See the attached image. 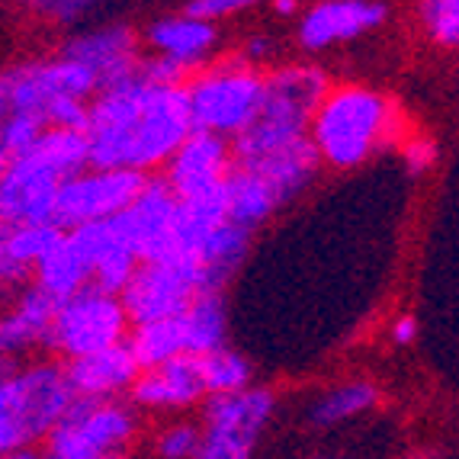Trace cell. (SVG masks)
<instances>
[{"mask_svg":"<svg viewBox=\"0 0 459 459\" xmlns=\"http://www.w3.org/2000/svg\"><path fill=\"white\" fill-rule=\"evenodd\" d=\"M318 161H322V154H318L315 142L312 138H302V142H296V145H290V148H283V152L264 158V161L251 164V170H257V174L267 180L276 203L283 206V203L296 199L299 193L312 184L315 170H318ZM238 168H241V164H238Z\"/></svg>","mask_w":459,"mask_h":459,"instance_id":"21","label":"cell"},{"mask_svg":"<svg viewBox=\"0 0 459 459\" xmlns=\"http://www.w3.org/2000/svg\"><path fill=\"white\" fill-rule=\"evenodd\" d=\"M389 129V109L379 93L367 87H344L328 93L312 123V142L322 161L334 168H357L376 152Z\"/></svg>","mask_w":459,"mask_h":459,"instance_id":"3","label":"cell"},{"mask_svg":"<svg viewBox=\"0 0 459 459\" xmlns=\"http://www.w3.org/2000/svg\"><path fill=\"white\" fill-rule=\"evenodd\" d=\"M328 100V77L318 68H283L264 81L261 109L235 138V164L251 168L270 154L312 138L315 113Z\"/></svg>","mask_w":459,"mask_h":459,"instance_id":"2","label":"cell"},{"mask_svg":"<svg viewBox=\"0 0 459 459\" xmlns=\"http://www.w3.org/2000/svg\"><path fill=\"white\" fill-rule=\"evenodd\" d=\"M206 292V273L203 264L193 257H180L170 254L161 261H145L138 264L132 283L123 290V306L135 328L142 325L164 322V318H177Z\"/></svg>","mask_w":459,"mask_h":459,"instance_id":"5","label":"cell"},{"mask_svg":"<svg viewBox=\"0 0 459 459\" xmlns=\"http://www.w3.org/2000/svg\"><path fill=\"white\" fill-rule=\"evenodd\" d=\"M132 434V414L100 398H81L52 430V459H116Z\"/></svg>","mask_w":459,"mask_h":459,"instance_id":"11","label":"cell"},{"mask_svg":"<svg viewBox=\"0 0 459 459\" xmlns=\"http://www.w3.org/2000/svg\"><path fill=\"white\" fill-rule=\"evenodd\" d=\"M68 231L55 222L42 225H4L0 235V276L13 283L26 270H36L55 247L62 245Z\"/></svg>","mask_w":459,"mask_h":459,"instance_id":"20","label":"cell"},{"mask_svg":"<svg viewBox=\"0 0 459 459\" xmlns=\"http://www.w3.org/2000/svg\"><path fill=\"white\" fill-rule=\"evenodd\" d=\"M186 93L199 132L238 138L261 109L264 81L251 68H219L196 77Z\"/></svg>","mask_w":459,"mask_h":459,"instance_id":"8","label":"cell"},{"mask_svg":"<svg viewBox=\"0 0 459 459\" xmlns=\"http://www.w3.org/2000/svg\"><path fill=\"white\" fill-rule=\"evenodd\" d=\"M65 177H58L36 152L20 161L4 164L0 180V219L4 225H42L55 222L58 193Z\"/></svg>","mask_w":459,"mask_h":459,"instance_id":"12","label":"cell"},{"mask_svg":"<svg viewBox=\"0 0 459 459\" xmlns=\"http://www.w3.org/2000/svg\"><path fill=\"white\" fill-rule=\"evenodd\" d=\"M196 132L186 87L148 84L132 74L123 84L100 91L91 103V168L148 170L170 161Z\"/></svg>","mask_w":459,"mask_h":459,"instance_id":"1","label":"cell"},{"mask_svg":"<svg viewBox=\"0 0 459 459\" xmlns=\"http://www.w3.org/2000/svg\"><path fill=\"white\" fill-rule=\"evenodd\" d=\"M46 132H48L46 119H39V116L30 113L4 116V126H0V161L10 164L26 158L42 142Z\"/></svg>","mask_w":459,"mask_h":459,"instance_id":"29","label":"cell"},{"mask_svg":"<svg viewBox=\"0 0 459 459\" xmlns=\"http://www.w3.org/2000/svg\"><path fill=\"white\" fill-rule=\"evenodd\" d=\"M395 341L398 344H411L414 341V318H398L395 322Z\"/></svg>","mask_w":459,"mask_h":459,"instance_id":"37","label":"cell"},{"mask_svg":"<svg viewBox=\"0 0 459 459\" xmlns=\"http://www.w3.org/2000/svg\"><path fill=\"white\" fill-rule=\"evenodd\" d=\"M385 16H389V10L379 0H322L302 16L299 42L318 52V48L347 42V39H357L376 26H383Z\"/></svg>","mask_w":459,"mask_h":459,"instance_id":"15","label":"cell"},{"mask_svg":"<svg viewBox=\"0 0 459 459\" xmlns=\"http://www.w3.org/2000/svg\"><path fill=\"white\" fill-rule=\"evenodd\" d=\"M434 161H437V145L430 138H414V142L405 145V168L411 170L414 177L434 168Z\"/></svg>","mask_w":459,"mask_h":459,"instance_id":"36","label":"cell"},{"mask_svg":"<svg viewBox=\"0 0 459 459\" xmlns=\"http://www.w3.org/2000/svg\"><path fill=\"white\" fill-rule=\"evenodd\" d=\"M199 440L196 430L193 428H177V430H168L161 440V456L164 459H186V456H196L199 453Z\"/></svg>","mask_w":459,"mask_h":459,"instance_id":"34","label":"cell"},{"mask_svg":"<svg viewBox=\"0 0 459 459\" xmlns=\"http://www.w3.org/2000/svg\"><path fill=\"white\" fill-rule=\"evenodd\" d=\"M184 328H186V353L206 357V353L222 351V341H225L222 292H203L184 312Z\"/></svg>","mask_w":459,"mask_h":459,"instance_id":"27","label":"cell"},{"mask_svg":"<svg viewBox=\"0 0 459 459\" xmlns=\"http://www.w3.org/2000/svg\"><path fill=\"white\" fill-rule=\"evenodd\" d=\"M148 42L164 58H174V62L186 65V68H196L209 55V48H212L215 30L209 20H199V16L190 13L168 16V20H158L148 30Z\"/></svg>","mask_w":459,"mask_h":459,"instance_id":"22","label":"cell"},{"mask_svg":"<svg viewBox=\"0 0 459 459\" xmlns=\"http://www.w3.org/2000/svg\"><path fill=\"white\" fill-rule=\"evenodd\" d=\"M100 91H103L100 77L87 65L62 55L55 62H23L16 68H7L0 81V107H4V116L30 113L46 119L55 100H87Z\"/></svg>","mask_w":459,"mask_h":459,"instance_id":"7","label":"cell"},{"mask_svg":"<svg viewBox=\"0 0 459 459\" xmlns=\"http://www.w3.org/2000/svg\"><path fill=\"white\" fill-rule=\"evenodd\" d=\"M421 23L437 46L459 48V0H424Z\"/></svg>","mask_w":459,"mask_h":459,"instance_id":"32","label":"cell"},{"mask_svg":"<svg viewBox=\"0 0 459 459\" xmlns=\"http://www.w3.org/2000/svg\"><path fill=\"white\" fill-rule=\"evenodd\" d=\"M87 280H93V273L84 257H81V251L71 245L68 235H65L62 245L55 247L46 261L36 267V286H42V290L52 299H58V302H68V299L77 296L84 286H91Z\"/></svg>","mask_w":459,"mask_h":459,"instance_id":"26","label":"cell"},{"mask_svg":"<svg viewBox=\"0 0 459 459\" xmlns=\"http://www.w3.org/2000/svg\"><path fill=\"white\" fill-rule=\"evenodd\" d=\"M129 322L132 318L126 312L123 299L91 283L58 306L48 344L68 353L71 360H81V357L123 344Z\"/></svg>","mask_w":459,"mask_h":459,"instance_id":"6","label":"cell"},{"mask_svg":"<svg viewBox=\"0 0 459 459\" xmlns=\"http://www.w3.org/2000/svg\"><path fill=\"white\" fill-rule=\"evenodd\" d=\"M65 58L87 65L100 77V87L107 91L113 84H123L132 74H138L135 39L126 26H107V30H93L84 36H74L65 46Z\"/></svg>","mask_w":459,"mask_h":459,"instance_id":"16","label":"cell"},{"mask_svg":"<svg viewBox=\"0 0 459 459\" xmlns=\"http://www.w3.org/2000/svg\"><path fill=\"white\" fill-rule=\"evenodd\" d=\"M229 222V190L215 186L199 196L180 199V212H177V231H174V251L180 257H193L199 261L203 247L209 245V238ZM168 254V257H170Z\"/></svg>","mask_w":459,"mask_h":459,"instance_id":"18","label":"cell"},{"mask_svg":"<svg viewBox=\"0 0 459 459\" xmlns=\"http://www.w3.org/2000/svg\"><path fill=\"white\" fill-rule=\"evenodd\" d=\"M273 411V395L264 389H241L209 402V430L196 459H251L257 434Z\"/></svg>","mask_w":459,"mask_h":459,"instance_id":"10","label":"cell"},{"mask_svg":"<svg viewBox=\"0 0 459 459\" xmlns=\"http://www.w3.org/2000/svg\"><path fill=\"white\" fill-rule=\"evenodd\" d=\"M206 389L203 376V357H174L158 369H148L135 383V398L142 405H190Z\"/></svg>","mask_w":459,"mask_h":459,"instance_id":"19","label":"cell"},{"mask_svg":"<svg viewBox=\"0 0 459 459\" xmlns=\"http://www.w3.org/2000/svg\"><path fill=\"white\" fill-rule=\"evenodd\" d=\"M203 376H206V389L212 395H229V392H241L251 383V367L245 357H238L235 351H215L203 357Z\"/></svg>","mask_w":459,"mask_h":459,"instance_id":"30","label":"cell"},{"mask_svg":"<svg viewBox=\"0 0 459 459\" xmlns=\"http://www.w3.org/2000/svg\"><path fill=\"white\" fill-rule=\"evenodd\" d=\"M58 306H62V302L48 296L42 286H30V290L20 296L13 312L0 325V347H4V353L20 351V347L32 344V341H48Z\"/></svg>","mask_w":459,"mask_h":459,"instance_id":"23","label":"cell"},{"mask_svg":"<svg viewBox=\"0 0 459 459\" xmlns=\"http://www.w3.org/2000/svg\"><path fill=\"white\" fill-rule=\"evenodd\" d=\"M225 190H229V219L251 231L257 229L273 209H280L270 184L251 168H238L235 164V170H231L229 180H225Z\"/></svg>","mask_w":459,"mask_h":459,"instance_id":"24","label":"cell"},{"mask_svg":"<svg viewBox=\"0 0 459 459\" xmlns=\"http://www.w3.org/2000/svg\"><path fill=\"white\" fill-rule=\"evenodd\" d=\"M152 177L145 170H97L77 174L62 184L58 193V209H55V225L65 231H74L81 225L107 222L123 215L126 209L142 196Z\"/></svg>","mask_w":459,"mask_h":459,"instance_id":"9","label":"cell"},{"mask_svg":"<svg viewBox=\"0 0 459 459\" xmlns=\"http://www.w3.org/2000/svg\"><path fill=\"white\" fill-rule=\"evenodd\" d=\"M10 459H42V456H32V453H13ZM48 459H52V456H48Z\"/></svg>","mask_w":459,"mask_h":459,"instance_id":"39","label":"cell"},{"mask_svg":"<svg viewBox=\"0 0 459 459\" xmlns=\"http://www.w3.org/2000/svg\"><path fill=\"white\" fill-rule=\"evenodd\" d=\"M254 4H261V0H190L186 13L212 23V20H219V16H231V13H238V10L254 7Z\"/></svg>","mask_w":459,"mask_h":459,"instance_id":"35","label":"cell"},{"mask_svg":"<svg viewBox=\"0 0 459 459\" xmlns=\"http://www.w3.org/2000/svg\"><path fill=\"white\" fill-rule=\"evenodd\" d=\"M129 344H132V351H135L142 369H158L174 360V357H184L186 353L184 315L164 318V322H154V325H142Z\"/></svg>","mask_w":459,"mask_h":459,"instance_id":"28","label":"cell"},{"mask_svg":"<svg viewBox=\"0 0 459 459\" xmlns=\"http://www.w3.org/2000/svg\"><path fill=\"white\" fill-rule=\"evenodd\" d=\"M177 212H180V196L174 193V186L168 180H148L142 196L119 215L142 264L161 261L174 251Z\"/></svg>","mask_w":459,"mask_h":459,"instance_id":"13","label":"cell"},{"mask_svg":"<svg viewBox=\"0 0 459 459\" xmlns=\"http://www.w3.org/2000/svg\"><path fill=\"white\" fill-rule=\"evenodd\" d=\"M77 402L68 373L55 367H32L7 376L0 385V450L13 453L26 440L52 434Z\"/></svg>","mask_w":459,"mask_h":459,"instance_id":"4","label":"cell"},{"mask_svg":"<svg viewBox=\"0 0 459 459\" xmlns=\"http://www.w3.org/2000/svg\"><path fill=\"white\" fill-rule=\"evenodd\" d=\"M373 402H376V389L369 383L341 385V389L328 392V395L315 405L312 421L315 424H337V421H344V418H353V414L367 411Z\"/></svg>","mask_w":459,"mask_h":459,"instance_id":"31","label":"cell"},{"mask_svg":"<svg viewBox=\"0 0 459 459\" xmlns=\"http://www.w3.org/2000/svg\"><path fill=\"white\" fill-rule=\"evenodd\" d=\"M138 369H142V363H138L135 351L123 341V344L109 347V351L71 360V367L65 373H68V383L74 385V392L81 398H103L109 392H119L129 383H135Z\"/></svg>","mask_w":459,"mask_h":459,"instance_id":"17","label":"cell"},{"mask_svg":"<svg viewBox=\"0 0 459 459\" xmlns=\"http://www.w3.org/2000/svg\"><path fill=\"white\" fill-rule=\"evenodd\" d=\"M23 4L36 10V13L52 16L58 23H71L77 16H84L97 0H23Z\"/></svg>","mask_w":459,"mask_h":459,"instance_id":"33","label":"cell"},{"mask_svg":"<svg viewBox=\"0 0 459 459\" xmlns=\"http://www.w3.org/2000/svg\"><path fill=\"white\" fill-rule=\"evenodd\" d=\"M247 245H251V229L231 222V219L209 238V245L199 254V264L206 273V292H222V286L231 280L238 264L245 261Z\"/></svg>","mask_w":459,"mask_h":459,"instance_id":"25","label":"cell"},{"mask_svg":"<svg viewBox=\"0 0 459 459\" xmlns=\"http://www.w3.org/2000/svg\"><path fill=\"white\" fill-rule=\"evenodd\" d=\"M273 4H276V10H280V13H283V16L296 13V7H299L296 0H273Z\"/></svg>","mask_w":459,"mask_h":459,"instance_id":"38","label":"cell"},{"mask_svg":"<svg viewBox=\"0 0 459 459\" xmlns=\"http://www.w3.org/2000/svg\"><path fill=\"white\" fill-rule=\"evenodd\" d=\"M231 170H235V152L225 145V138L196 129L168 161L164 180L174 186L180 199H190L222 186Z\"/></svg>","mask_w":459,"mask_h":459,"instance_id":"14","label":"cell"}]
</instances>
